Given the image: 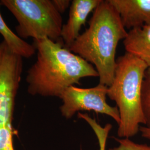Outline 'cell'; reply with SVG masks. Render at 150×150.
<instances>
[{
  "instance_id": "obj_1",
  "label": "cell",
  "mask_w": 150,
  "mask_h": 150,
  "mask_svg": "<svg viewBox=\"0 0 150 150\" xmlns=\"http://www.w3.org/2000/svg\"><path fill=\"white\" fill-rule=\"evenodd\" d=\"M37 59L27 71V92L32 96L58 97L81 79L98 77L94 66L59 41L33 40Z\"/></svg>"
},
{
  "instance_id": "obj_2",
  "label": "cell",
  "mask_w": 150,
  "mask_h": 150,
  "mask_svg": "<svg viewBox=\"0 0 150 150\" xmlns=\"http://www.w3.org/2000/svg\"><path fill=\"white\" fill-rule=\"evenodd\" d=\"M127 34L118 12L108 0H101L93 12L89 26L69 50L92 64L99 83L108 87L115 76L118 43Z\"/></svg>"
},
{
  "instance_id": "obj_3",
  "label": "cell",
  "mask_w": 150,
  "mask_h": 150,
  "mask_svg": "<svg viewBox=\"0 0 150 150\" xmlns=\"http://www.w3.org/2000/svg\"><path fill=\"white\" fill-rule=\"evenodd\" d=\"M148 66L132 54L126 52L116 59L115 76L108 87L107 96L115 102L120 114L117 135L130 139L145 125L142 106V86Z\"/></svg>"
},
{
  "instance_id": "obj_4",
  "label": "cell",
  "mask_w": 150,
  "mask_h": 150,
  "mask_svg": "<svg viewBox=\"0 0 150 150\" xmlns=\"http://www.w3.org/2000/svg\"><path fill=\"white\" fill-rule=\"evenodd\" d=\"M16 18V34L22 39L47 38L59 41L63 26L61 14L51 0H1Z\"/></svg>"
},
{
  "instance_id": "obj_5",
  "label": "cell",
  "mask_w": 150,
  "mask_h": 150,
  "mask_svg": "<svg viewBox=\"0 0 150 150\" xmlns=\"http://www.w3.org/2000/svg\"><path fill=\"white\" fill-rule=\"evenodd\" d=\"M107 93L108 86L101 83L90 88L70 86L59 96L62 102L59 107L61 113L64 118L70 119L80 111H93L110 116L118 125V108L107 103Z\"/></svg>"
},
{
  "instance_id": "obj_6",
  "label": "cell",
  "mask_w": 150,
  "mask_h": 150,
  "mask_svg": "<svg viewBox=\"0 0 150 150\" xmlns=\"http://www.w3.org/2000/svg\"><path fill=\"white\" fill-rule=\"evenodd\" d=\"M23 70V58L0 42V127L12 123Z\"/></svg>"
},
{
  "instance_id": "obj_7",
  "label": "cell",
  "mask_w": 150,
  "mask_h": 150,
  "mask_svg": "<svg viewBox=\"0 0 150 150\" xmlns=\"http://www.w3.org/2000/svg\"><path fill=\"white\" fill-rule=\"evenodd\" d=\"M101 0H73L70 7L67 22L63 25L61 38L66 48L70 46L80 35L82 26L85 25L88 16L93 12Z\"/></svg>"
},
{
  "instance_id": "obj_8",
  "label": "cell",
  "mask_w": 150,
  "mask_h": 150,
  "mask_svg": "<svg viewBox=\"0 0 150 150\" xmlns=\"http://www.w3.org/2000/svg\"><path fill=\"white\" fill-rule=\"evenodd\" d=\"M129 31L150 24V0H108Z\"/></svg>"
},
{
  "instance_id": "obj_9",
  "label": "cell",
  "mask_w": 150,
  "mask_h": 150,
  "mask_svg": "<svg viewBox=\"0 0 150 150\" xmlns=\"http://www.w3.org/2000/svg\"><path fill=\"white\" fill-rule=\"evenodd\" d=\"M123 43L126 52L141 59L150 68V24L129 30Z\"/></svg>"
},
{
  "instance_id": "obj_10",
  "label": "cell",
  "mask_w": 150,
  "mask_h": 150,
  "mask_svg": "<svg viewBox=\"0 0 150 150\" xmlns=\"http://www.w3.org/2000/svg\"><path fill=\"white\" fill-rule=\"evenodd\" d=\"M0 3V5H1ZM0 34L12 52L23 59H29L36 51L33 45L28 43L13 32L7 26L0 12Z\"/></svg>"
},
{
  "instance_id": "obj_11",
  "label": "cell",
  "mask_w": 150,
  "mask_h": 150,
  "mask_svg": "<svg viewBox=\"0 0 150 150\" xmlns=\"http://www.w3.org/2000/svg\"><path fill=\"white\" fill-rule=\"evenodd\" d=\"M78 117L86 121L91 127L93 132L96 135L98 144V150H106L107 138L112 126L110 123H107L104 126H102L95 118L91 117L87 113L79 112Z\"/></svg>"
},
{
  "instance_id": "obj_12",
  "label": "cell",
  "mask_w": 150,
  "mask_h": 150,
  "mask_svg": "<svg viewBox=\"0 0 150 150\" xmlns=\"http://www.w3.org/2000/svg\"><path fill=\"white\" fill-rule=\"evenodd\" d=\"M142 106L145 117V126L150 127V68L145 74L142 86Z\"/></svg>"
},
{
  "instance_id": "obj_13",
  "label": "cell",
  "mask_w": 150,
  "mask_h": 150,
  "mask_svg": "<svg viewBox=\"0 0 150 150\" xmlns=\"http://www.w3.org/2000/svg\"><path fill=\"white\" fill-rule=\"evenodd\" d=\"M14 134L12 123L0 127V150H15L13 141Z\"/></svg>"
},
{
  "instance_id": "obj_14",
  "label": "cell",
  "mask_w": 150,
  "mask_h": 150,
  "mask_svg": "<svg viewBox=\"0 0 150 150\" xmlns=\"http://www.w3.org/2000/svg\"><path fill=\"white\" fill-rule=\"evenodd\" d=\"M118 146L108 150H150V146L136 143L128 138H115Z\"/></svg>"
},
{
  "instance_id": "obj_15",
  "label": "cell",
  "mask_w": 150,
  "mask_h": 150,
  "mask_svg": "<svg viewBox=\"0 0 150 150\" xmlns=\"http://www.w3.org/2000/svg\"><path fill=\"white\" fill-rule=\"evenodd\" d=\"M52 2L56 10L62 14L70 8L72 1L70 0H52Z\"/></svg>"
},
{
  "instance_id": "obj_16",
  "label": "cell",
  "mask_w": 150,
  "mask_h": 150,
  "mask_svg": "<svg viewBox=\"0 0 150 150\" xmlns=\"http://www.w3.org/2000/svg\"><path fill=\"white\" fill-rule=\"evenodd\" d=\"M139 132L142 137L150 140V127L141 126L139 129Z\"/></svg>"
},
{
  "instance_id": "obj_17",
  "label": "cell",
  "mask_w": 150,
  "mask_h": 150,
  "mask_svg": "<svg viewBox=\"0 0 150 150\" xmlns=\"http://www.w3.org/2000/svg\"><path fill=\"white\" fill-rule=\"evenodd\" d=\"M80 150H82V149H80Z\"/></svg>"
}]
</instances>
